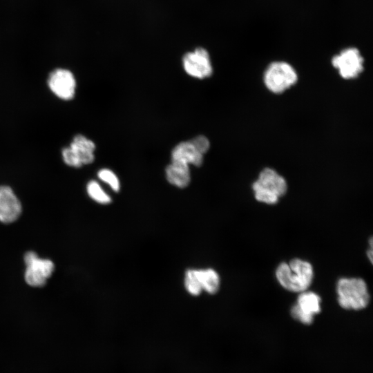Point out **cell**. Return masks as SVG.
Segmentation results:
<instances>
[{
    "mask_svg": "<svg viewBox=\"0 0 373 373\" xmlns=\"http://www.w3.org/2000/svg\"><path fill=\"white\" fill-rule=\"evenodd\" d=\"M276 276L279 283L286 289L302 292L311 285L314 272L309 262L295 258L289 263L280 264L276 269Z\"/></svg>",
    "mask_w": 373,
    "mask_h": 373,
    "instance_id": "6da1fadb",
    "label": "cell"
},
{
    "mask_svg": "<svg viewBox=\"0 0 373 373\" xmlns=\"http://www.w3.org/2000/svg\"><path fill=\"white\" fill-rule=\"evenodd\" d=\"M252 188L255 198L267 204H276L280 197L284 195L287 190L285 178L271 168H265L259 173Z\"/></svg>",
    "mask_w": 373,
    "mask_h": 373,
    "instance_id": "7a4b0ae2",
    "label": "cell"
},
{
    "mask_svg": "<svg viewBox=\"0 0 373 373\" xmlns=\"http://www.w3.org/2000/svg\"><path fill=\"white\" fill-rule=\"evenodd\" d=\"M336 291L338 303L344 309H362L369 303L367 287L361 278H341L337 283Z\"/></svg>",
    "mask_w": 373,
    "mask_h": 373,
    "instance_id": "3957f363",
    "label": "cell"
},
{
    "mask_svg": "<svg viewBox=\"0 0 373 373\" xmlns=\"http://www.w3.org/2000/svg\"><path fill=\"white\" fill-rule=\"evenodd\" d=\"M298 75L294 67L287 62L278 61L271 63L265 70L263 81L271 93L280 94L294 86Z\"/></svg>",
    "mask_w": 373,
    "mask_h": 373,
    "instance_id": "277c9868",
    "label": "cell"
},
{
    "mask_svg": "<svg viewBox=\"0 0 373 373\" xmlns=\"http://www.w3.org/2000/svg\"><path fill=\"white\" fill-rule=\"evenodd\" d=\"M95 145L93 141L82 135H77L68 147L62 150L61 155L66 164L81 167L94 161Z\"/></svg>",
    "mask_w": 373,
    "mask_h": 373,
    "instance_id": "5b68a950",
    "label": "cell"
},
{
    "mask_svg": "<svg viewBox=\"0 0 373 373\" xmlns=\"http://www.w3.org/2000/svg\"><path fill=\"white\" fill-rule=\"evenodd\" d=\"M363 63L364 59L359 50L354 47L343 49L332 59V66L345 79L357 77L363 70Z\"/></svg>",
    "mask_w": 373,
    "mask_h": 373,
    "instance_id": "8992f818",
    "label": "cell"
},
{
    "mask_svg": "<svg viewBox=\"0 0 373 373\" xmlns=\"http://www.w3.org/2000/svg\"><path fill=\"white\" fill-rule=\"evenodd\" d=\"M24 261L26 265L25 272L26 283L32 287L44 285L53 272V262L48 259L39 258L33 251L26 254Z\"/></svg>",
    "mask_w": 373,
    "mask_h": 373,
    "instance_id": "52a82bcc",
    "label": "cell"
},
{
    "mask_svg": "<svg viewBox=\"0 0 373 373\" xmlns=\"http://www.w3.org/2000/svg\"><path fill=\"white\" fill-rule=\"evenodd\" d=\"M182 64L185 72L195 78L209 77L213 73L209 55L203 48H198L193 52L186 53L182 59Z\"/></svg>",
    "mask_w": 373,
    "mask_h": 373,
    "instance_id": "ba28073f",
    "label": "cell"
},
{
    "mask_svg": "<svg viewBox=\"0 0 373 373\" xmlns=\"http://www.w3.org/2000/svg\"><path fill=\"white\" fill-rule=\"evenodd\" d=\"M321 312V298L310 291H302L298 297L297 303L291 309L292 317L300 323L309 325L314 316Z\"/></svg>",
    "mask_w": 373,
    "mask_h": 373,
    "instance_id": "9c48e42d",
    "label": "cell"
},
{
    "mask_svg": "<svg viewBox=\"0 0 373 373\" xmlns=\"http://www.w3.org/2000/svg\"><path fill=\"white\" fill-rule=\"evenodd\" d=\"M48 85L51 91L59 98L70 100L75 93L76 81L68 70L57 68L49 75Z\"/></svg>",
    "mask_w": 373,
    "mask_h": 373,
    "instance_id": "30bf717a",
    "label": "cell"
},
{
    "mask_svg": "<svg viewBox=\"0 0 373 373\" xmlns=\"http://www.w3.org/2000/svg\"><path fill=\"white\" fill-rule=\"evenodd\" d=\"M21 212V204L12 189L0 186V221L10 223L16 220Z\"/></svg>",
    "mask_w": 373,
    "mask_h": 373,
    "instance_id": "8fae6325",
    "label": "cell"
},
{
    "mask_svg": "<svg viewBox=\"0 0 373 373\" xmlns=\"http://www.w3.org/2000/svg\"><path fill=\"white\" fill-rule=\"evenodd\" d=\"M171 160L200 166L203 162V154L189 140L180 142L174 147L171 153Z\"/></svg>",
    "mask_w": 373,
    "mask_h": 373,
    "instance_id": "7c38bea8",
    "label": "cell"
},
{
    "mask_svg": "<svg viewBox=\"0 0 373 373\" xmlns=\"http://www.w3.org/2000/svg\"><path fill=\"white\" fill-rule=\"evenodd\" d=\"M165 173L168 182L178 188H184L190 183L191 173L187 164L171 162L166 166Z\"/></svg>",
    "mask_w": 373,
    "mask_h": 373,
    "instance_id": "4fadbf2b",
    "label": "cell"
},
{
    "mask_svg": "<svg viewBox=\"0 0 373 373\" xmlns=\"http://www.w3.org/2000/svg\"><path fill=\"white\" fill-rule=\"evenodd\" d=\"M202 290L209 294L216 293L220 287V277L213 269H196Z\"/></svg>",
    "mask_w": 373,
    "mask_h": 373,
    "instance_id": "5bb4252c",
    "label": "cell"
},
{
    "mask_svg": "<svg viewBox=\"0 0 373 373\" xmlns=\"http://www.w3.org/2000/svg\"><path fill=\"white\" fill-rule=\"evenodd\" d=\"M88 195L95 202L106 204L111 202V197L103 190L99 184L95 181H90L86 186Z\"/></svg>",
    "mask_w": 373,
    "mask_h": 373,
    "instance_id": "9a60e30c",
    "label": "cell"
},
{
    "mask_svg": "<svg viewBox=\"0 0 373 373\" xmlns=\"http://www.w3.org/2000/svg\"><path fill=\"white\" fill-rule=\"evenodd\" d=\"M184 285L186 291L193 296H198L201 293L202 289L196 273V269H189L186 271Z\"/></svg>",
    "mask_w": 373,
    "mask_h": 373,
    "instance_id": "2e32d148",
    "label": "cell"
},
{
    "mask_svg": "<svg viewBox=\"0 0 373 373\" xmlns=\"http://www.w3.org/2000/svg\"><path fill=\"white\" fill-rule=\"evenodd\" d=\"M97 175L102 181L108 184L113 191L115 192L119 191V180L113 171L108 169H102L99 171Z\"/></svg>",
    "mask_w": 373,
    "mask_h": 373,
    "instance_id": "e0dca14e",
    "label": "cell"
},
{
    "mask_svg": "<svg viewBox=\"0 0 373 373\" xmlns=\"http://www.w3.org/2000/svg\"><path fill=\"white\" fill-rule=\"evenodd\" d=\"M190 142L202 154L207 152L210 146V142L209 140L203 135L197 136L190 140Z\"/></svg>",
    "mask_w": 373,
    "mask_h": 373,
    "instance_id": "ac0fdd59",
    "label": "cell"
}]
</instances>
